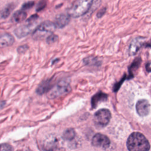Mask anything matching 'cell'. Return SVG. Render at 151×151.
<instances>
[{
    "label": "cell",
    "mask_w": 151,
    "mask_h": 151,
    "mask_svg": "<svg viewBox=\"0 0 151 151\" xmlns=\"http://www.w3.org/2000/svg\"><path fill=\"white\" fill-rule=\"evenodd\" d=\"M126 146L130 151H147L150 149V144L146 137L140 132H133L129 136Z\"/></svg>",
    "instance_id": "obj_1"
},
{
    "label": "cell",
    "mask_w": 151,
    "mask_h": 151,
    "mask_svg": "<svg viewBox=\"0 0 151 151\" xmlns=\"http://www.w3.org/2000/svg\"><path fill=\"white\" fill-rule=\"evenodd\" d=\"M93 0H76L68 9L70 17L77 18L86 14L90 9Z\"/></svg>",
    "instance_id": "obj_2"
},
{
    "label": "cell",
    "mask_w": 151,
    "mask_h": 151,
    "mask_svg": "<svg viewBox=\"0 0 151 151\" xmlns=\"http://www.w3.org/2000/svg\"><path fill=\"white\" fill-rule=\"evenodd\" d=\"M111 117V115L109 110L101 109L95 113L93 117V122L97 127L102 128L109 124Z\"/></svg>",
    "instance_id": "obj_3"
},
{
    "label": "cell",
    "mask_w": 151,
    "mask_h": 151,
    "mask_svg": "<svg viewBox=\"0 0 151 151\" xmlns=\"http://www.w3.org/2000/svg\"><path fill=\"white\" fill-rule=\"evenodd\" d=\"M56 27L54 24L49 21H45L41 23L34 31L32 37L35 40H39L44 37L48 33H52Z\"/></svg>",
    "instance_id": "obj_4"
},
{
    "label": "cell",
    "mask_w": 151,
    "mask_h": 151,
    "mask_svg": "<svg viewBox=\"0 0 151 151\" xmlns=\"http://www.w3.org/2000/svg\"><path fill=\"white\" fill-rule=\"evenodd\" d=\"M38 18V16L36 14L31 16L26 21L25 24L19 27L15 30V34L18 38H22L31 32L36 22V21Z\"/></svg>",
    "instance_id": "obj_5"
},
{
    "label": "cell",
    "mask_w": 151,
    "mask_h": 151,
    "mask_svg": "<svg viewBox=\"0 0 151 151\" xmlns=\"http://www.w3.org/2000/svg\"><path fill=\"white\" fill-rule=\"evenodd\" d=\"M70 90L71 87L69 83L65 81H61L50 90L49 97L51 99H54L63 94H67L70 91Z\"/></svg>",
    "instance_id": "obj_6"
},
{
    "label": "cell",
    "mask_w": 151,
    "mask_h": 151,
    "mask_svg": "<svg viewBox=\"0 0 151 151\" xmlns=\"http://www.w3.org/2000/svg\"><path fill=\"white\" fill-rule=\"evenodd\" d=\"M91 144L94 147L107 149L110 146V141L107 136L101 133H96L92 138Z\"/></svg>",
    "instance_id": "obj_7"
},
{
    "label": "cell",
    "mask_w": 151,
    "mask_h": 151,
    "mask_svg": "<svg viewBox=\"0 0 151 151\" xmlns=\"http://www.w3.org/2000/svg\"><path fill=\"white\" fill-rule=\"evenodd\" d=\"M150 106L147 100H139L136 105V112L139 116L145 117L147 116L150 113Z\"/></svg>",
    "instance_id": "obj_8"
},
{
    "label": "cell",
    "mask_w": 151,
    "mask_h": 151,
    "mask_svg": "<svg viewBox=\"0 0 151 151\" xmlns=\"http://www.w3.org/2000/svg\"><path fill=\"white\" fill-rule=\"evenodd\" d=\"M144 40L145 38L137 37L132 40L129 48V55H134L137 53V52L143 45Z\"/></svg>",
    "instance_id": "obj_9"
},
{
    "label": "cell",
    "mask_w": 151,
    "mask_h": 151,
    "mask_svg": "<svg viewBox=\"0 0 151 151\" xmlns=\"http://www.w3.org/2000/svg\"><path fill=\"white\" fill-rule=\"evenodd\" d=\"M70 21V16L68 14H60L56 16L54 25L56 28H62L66 26Z\"/></svg>",
    "instance_id": "obj_10"
},
{
    "label": "cell",
    "mask_w": 151,
    "mask_h": 151,
    "mask_svg": "<svg viewBox=\"0 0 151 151\" xmlns=\"http://www.w3.org/2000/svg\"><path fill=\"white\" fill-rule=\"evenodd\" d=\"M108 96L107 94L103 93L101 91H99L95 94L92 97L91 100V105L92 109H95L97 107L98 104L103 101H106L107 100Z\"/></svg>",
    "instance_id": "obj_11"
},
{
    "label": "cell",
    "mask_w": 151,
    "mask_h": 151,
    "mask_svg": "<svg viewBox=\"0 0 151 151\" xmlns=\"http://www.w3.org/2000/svg\"><path fill=\"white\" fill-rule=\"evenodd\" d=\"M14 38L9 34L5 33L0 35V47H8L13 44Z\"/></svg>",
    "instance_id": "obj_12"
},
{
    "label": "cell",
    "mask_w": 151,
    "mask_h": 151,
    "mask_svg": "<svg viewBox=\"0 0 151 151\" xmlns=\"http://www.w3.org/2000/svg\"><path fill=\"white\" fill-rule=\"evenodd\" d=\"M142 63L140 57H137L134 60L133 63L129 67V75L127 77V79H131L134 77V73L139 68Z\"/></svg>",
    "instance_id": "obj_13"
},
{
    "label": "cell",
    "mask_w": 151,
    "mask_h": 151,
    "mask_svg": "<svg viewBox=\"0 0 151 151\" xmlns=\"http://www.w3.org/2000/svg\"><path fill=\"white\" fill-rule=\"evenodd\" d=\"M52 87V81L51 80H47L42 83L39 86V87L37 89V93L41 95L46 93L48 90H50Z\"/></svg>",
    "instance_id": "obj_14"
},
{
    "label": "cell",
    "mask_w": 151,
    "mask_h": 151,
    "mask_svg": "<svg viewBox=\"0 0 151 151\" xmlns=\"http://www.w3.org/2000/svg\"><path fill=\"white\" fill-rule=\"evenodd\" d=\"M27 17V13L24 11H18L12 16V20L16 23L23 21Z\"/></svg>",
    "instance_id": "obj_15"
},
{
    "label": "cell",
    "mask_w": 151,
    "mask_h": 151,
    "mask_svg": "<svg viewBox=\"0 0 151 151\" xmlns=\"http://www.w3.org/2000/svg\"><path fill=\"white\" fill-rule=\"evenodd\" d=\"M76 136V132L74 129L69 128L65 130L63 134L62 137L65 140H71Z\"/></svg>",
    "instance_id": "obj_16"
},
{
    "label": "cell",
    "mask_w": 151,
    "mask_h": 151,
    "mask_svg": "<svg viewBox=\"0 0 151 151\" xmlns=\"http://www.w3.org/2000/svg\"><path fill=\"white\" fill-rule=\"evenodd\" d=\"M84 63L86 65H91L92 64L96 65L99 64V61L95 57H87L84 59Z\"/></svg>",
    "instance_id": "obj_17"
},
{
    "label": "cell",
    "mask_w": 151,
    "mask_h": 151,
    "mask_svg": "<svg viewBox=\"0 0 151 151\" xmlns=\"http://www.w3.org/2000/svg\"><path fill=\"white\" fill-rule=\"evenodd\" d=\"M58 37L57 35L52 34L47 38L46 41L48 44H51V43L56 42L58 40Z\"/></svg>",
    "instance_id": "obj_18"
},
{
    "label": "cell",
    "mask_w": 151,
    "mask_h": 151,
    "mask_svg": "<svg viewBox=\"0 0 151 151\" xmlns=\"http://www.w3.org/2000/svg\"><path fill=\"white\" fill-rule=\"evenodd\" d=\"M47 5V2L45 0H41L38 4H37L36 11H40L42 9H43Z\"/></svg>",
    "instance_id": "obj_19"
},
{
    "label": "cell",
    "mask_w": 151,
    "mask_h": 151,
    "mask_svg": "<svg viewBox=\"0 0 151 151\" xmlns=\"http://www.w3.org/2000/svg\"><path fill=\"white\" fill-rule=\"evenodd\" d=\"M12 147L8 143H2L0 145V150H12Z\"/></svg>",
    "instance_id": "obj_20"
},
{
    "label": "cell",
    "mask_w": 151,
    "mask_h": 151,
    "mask_svg": "<svg viewBox=\"0 0 151 151\" xmlns=\"http://www.w3.org/2000/svg\"><path fill=\"white\" fill-rule=\"evenodd\" d=\"M125 79H126V77L124 76L123 78H122V80H121L120 81H119V82L117 83L116 84H114V87L113 88V91H114L116 92V91H117V90H119V88L120 87V86H121L122 83H123V81H124Z\"/></svg>",
    "instance_id": "obj_21"
},
{
    "label": "cell",
    "mask_w": 151,
    "mask_h": 151,
    "mask_svg": "<svg viewBox=\"0 0 151 151\" xmlns=\"http://www.w3.org/2000/svg\"><path fill=\"white\" fill-rule=\"evenodd\" d=\"M34 5V1H29L28 2L25 3L24 4H23L22 6V9H29L31 8H32Z\"/></svg>",
    "instance_id": "obj_22"
},
{
    "label": "cell",
    "mask_w": 151,
    "mask_h": 151,
    "mask_svg": "<svg viewBox=\"0 0 151 151\" xmlns=\"http://www.w3.org/2000/svg\"><path fill=\"white\" fill-rule=\"evenodd\" d=\"M10 12H11V8L10 7H7L5 9V10L2 12V17H4V18H6L7 17L9 14H10Z\"/></svg>",
    "instance_id": "obj_23"
},
{
    "label": "cell",
    "mask_w": 151,
    "mask_h": 151,
    "mask_svg": "<svg viewBox=\"0 0 151 151\" xmlns=\"http://www.w3.org/2000/svg\"><path fill=\"white\" fill-rule=\"evenodd\" d=\"M28 48V47L26 45H22V46H20L18 47V52L19 53H22V52H24L25 51H27V50Z\"/></svg>",
    "instance_id": "obj_24"
},
{
    "label": "cell",
    "mask_w": 151,
    "mask_h": 151,
    "mask_svg": "<svg viewBox=\"0 0 151 151\" xmlns=\"http://www.w3.org/2000/svg\"><path fill=\"white\" fill-rule=\"evenodd\" d=\"M106 8H103L102 9H101L99 12L97 14V17L98 18H101L106 12Z\"/></svg>",
    "instance_id": "obj_25"
},
{
    "label": "cell",
    "mask_w": 151,
    "mask_h": 151,
    "mask_svg": "<svg viewBox=\"0 0 151 151\" xmlns=\"http://www.w3.org/2000/svg\"><path fill=\"white\" fill-rule=\"evenodd\" d=\"M146 71H147V72L149 73L150 71V62H149L146 65Z\"/></svg>",
    "instance_id": "obj_26"
},
{
    "label": "cell",
    "mask_w": 151,
    "mask_h": 151,
    "mask_svg": "<svg viewBox=\"0 0 151 151\" xmlns=\"http://www.w3.org/2000/svg\"><path fill=\"white\" fill-rule=\"evenodd\" d=\"M5 104V101H0V109H2L4 107V106Z\"/></svg>",
    "instance_id": "obj_27"
}]
</instances>
